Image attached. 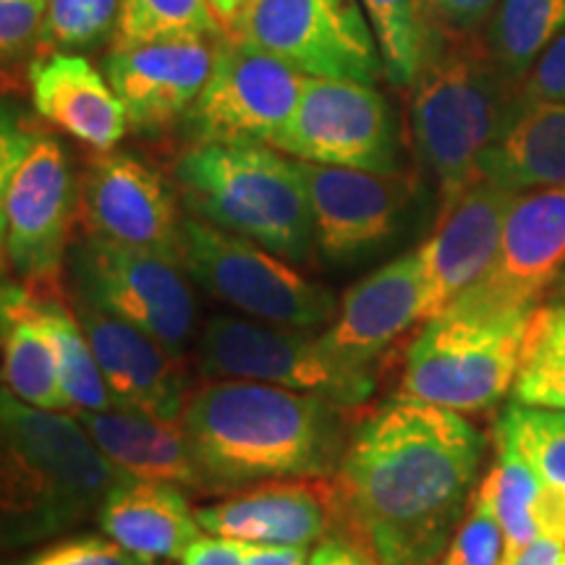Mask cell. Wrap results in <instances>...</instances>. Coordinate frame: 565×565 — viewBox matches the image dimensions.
Segmentation results:
<instances>
[{"label": "cell", "mask_w": 565, "mask_h": 565, "mask_svg": "<svg viewBox=\"0 0 565 565\" xmlns=\"http://www.w3.org/2000/svg\"><path fill=\"white\" fill-rule=\"evenodd\" d=\"M484 437L463 414L398 398L353 429L338 503L377 565H437L477 490Z\"/></svg>", "instance_id": "obj_1"}, {"label": "cell", "mask_w": 565, "mask_h": 565, "mask_svg": "<svg viewBox=\"0 0 565 565\" xmlns=\"http://www.w3.org/2000/svg\"><path fill=\"white\" fill-rule=\"evenodd\" d=\"M181 427L204 492L338 475L351 435L345 406L315 393L223 380L186 401Z\"/></svg>", "instance_id": "obj_2"}, {"label": "cell", "mask_w": 565, "mask_h": 565, "mask_svg": "<svg viewBox=\"0 0 565 565\" xmlns=\"http://www.w3.org/2000/svg\"><path fill=\"white\" fill-rule=\"evenodd\" d=\"M126 479L76 416L24 404L0 385V547L68 532Z\"/></svg>", "instance_id": "obj_3"}, {"label": "cell", "mask_w": 565, "mask_h": 565, "mask_svg": "<svg viewBox=\"0 0 565 565\" xmlns=\"http://www.w3.org/2000/svg\"><path fill=\"white\" fill-rule=\"evenodd\" d=\"M412 137L437 186V215L482 181V162L519 108V84L492 61L484 40L433 32L412 82Z\"/></svg>", "instance_id": "obj_4"}, {"label": "cell", "mask_w": 565, "mask_h": 565, "mask_svg": "<svg viewBox=\"0 0 565 565\" xmlns=\"http://www.w3.org/2000/svg\"><path fill=\"white\" fill-rule=\"evenodd\" d=\"M175 181L200 221L265 246L288 263L315 252L312 210L299 166L267 145H192Z\"/></svg>", "instance_id": "obj_5"}, {"label": "cell", "mask_w": 565, "mask_h": 565, "mask_svg": "<svg viewBox=\"0 0 565 565\" xmlns=\"http://www.w3.org/2000/svg\"><path fill=\"white\" fill-rule=\"evenodd\" d=\"M529 312L450 307L424 322L406 353L398 398L482 414L513 391Z\"/></svg>", "instance_id": "obj_6"}, {"label": "cell", "mask_w": 565, "mask_h": 565, "mask_svg": "<svg viewBox=\"0 0 565 565\" xmlns=\"http://www.w3.org/2000/svg\"><path fill=\"white\" fill-rule=\"evenodd\" d=\"M181 265L204 291L252 320L312 330L333 322L338 301L330 288L307 280L288 259L200 217L181 223Z\"/></svg>", "instance_id": "obj_7"}, {"label": "cell", "mask_w": 565, "mask_h": 565, "mask_svg": "<svg viewBox=\"0 0 565 565\" xmlns=\"http://www.w3.org/2000/svg\"><path fill=\"white\" fill-rule=\"evenodd\" d=\"M200 366L207 377L315 393L345 408L364 404L377 385L372 370L343 362L320 335L238 315H215L207 322L200 341Z\"/></svg>", "instance_id": "obj_8"}, {"label": "cell", "mask_w": 565, "mask_h": 565, "mask_svg": "<svg viewBox=\"0 0 565 565\" xmlns=\"http://www.w3.org/2000/svg\"><path fill=\"white\" fill-rule=\"evenodd\" d=\"M228 38L244 40L307 76L377 84V38L362 0H252Z\"/></svg>", "instance_id": "obj_9"}, {"label": "cell", "mask_w": 565, "mask_h": 565, "mask_svg": "<svg viewBox=\"0 0 565 565\" xmlns=\"http://www.w3.org/2000/svg\"><path fill=\"white\" fill-rule=\"evenodd\" d=\"M270 147L288 158L362 171H404L398 124L374 84L307 76L294 116Z\"/></svg>", "instance_id": "obj_10"}, {"label": "cell", "mask_w": 565, "mask_h": 565, "mask_svg": "<svg viewBox=\"0 0 565 565\" xmlns=\"http://www.w3.org/2000/svg\"><path fill=\"white\" fill-rule=\"evenodd\" d=\"M74 296L137 324L183 359L196 324V301L181 263L87 236L71 252Z\"/></svg>", "instance_id": "obj_11"}, {"label": "cell", "mask_w": 565, "mask_h": 565, "mask_svg": "<svg viewBox=\"0 0 565 565\" xmlns=\"http://www.w3.org/2000/svg\"><path fill=\"white\" fill-rule=\"evenodd\" d=\"M312 210L315 249L333 267L370 263L401 242L419 194L414 175L296 160Z\"/></svg>", "instance_id": "obj_12"}, {"label": "cell", "mask_w": 565, "mask_h": 565, "mask_svg": "<svg viewBox=\"0 0 565 565\" xmlns=\"http://www.w3.org/2000/svg\"><path fill=\"white\" fill-rule=\"evenodd\" d=\"M307 74L291 63L223 34L215 63L183 134L192 145H267L294 116Z\"/></svg>", "instance_id": "obj_13"}, {"label": "cell", "mask_w": 565, "mask_h": 565, "mask_svg": "<svg viewBox=\"0 0 565 565\" xmlns=\"http://www.w3.org/2000/svg\"><path fill=\"white\" fill-rule=\"evenodd\" d=\"M565 273V186L519 192L508 210L490 270L454 307L529 312ZM450 309V307H448Z\"/></svg>", "instance_id": "obj_14"}, {"label": "cell", "mask_w": 565, "mask_h": 565, "mask_svg": "<svg viewBox=\"0 0 565 565\" xmlns=\"http://www.w3.org/2000/svg\"><path fill=\"white\" fill-rule=\"evenodd\" d=\"M76 183L58 139L34 134L6 189V263L30 286L51 282L66 259Z\"/></svg>", "instance_id": "obj_15"}, {"label": "cell", "mask_w": 565, "mask_h": 565, "mask_svg": "<svg viewBox=\"0 0 565 565\" xmlns=\"http://www.w3.org/2000/svg\"><path fill=\"white\" fill-rule=\"evenodd\" d=\"M79 212L87 236L181 263L183 217L168 183L145 160L110 150L92 158Z\"/></svg>", "instance_id": "obj_16"}, {"label": "cell", "mask_w": 565, "mask_h": 565, "mask_svg": "<svg viewBox=\"0 0 565 565\" xmlns=\"http://www.w3.org/2000/svg\"><path fill=\"white\" fill-rule=\"evenodd\" d=\"M221 38H181L113 47L103 71L121 97L129 129L158 134L186 116L215 63Z\"/></svg>", "instance_id": "obj_17"}, {"label": "cell", "mask_w": 565, "mask_h": 565, "mask_svg": "<svg viewBox=\"0 0 565 565\" xmlns=\"http://www.w3.org/2000/svg\"><path fill=\"white\" fill-rule=\"evenodd\" d=\"M74 312L87 333L113 406L152 419H179L186 406L181 359L137 324L79 296H74Z\"/></svg>", "instance_id": "obj_18"}, {"label": "cell", "mask_w": 565, "mask_h": 565, "mask_svg": "<svg viewBox=\"0 0 565 565\" xmlns=\"http://www.w3.org/2000/svg\"><path fill=\"white\" fill-rule=\"evenodd\" d=\"M515 194L519 192L482 179L454 207L437 215L435 233L419 246L424 322L454 307L458 296L490 270Z\"/></svg>", "instance_id": "obj_19"}, {"label": "cell", "mask_w": 565, "mask_h": 565, "mask_svg": "<svg viewBox=\"0 0 565 565\" xmlns=\"http://www.w3.org/2000/svg\"><path fill=\"white\" fill-rule=\"evenodd\" d=\"M422 299L424 273L416 246L351 286L320 338L343 362L372 370V364L422 320Z\"/></svg>", "instance_id": "obj_20"}, {"label": "cell", "mask_w": 565, "mask_h": 565, "mask_svg": "<svg viewBox=\"0 0 565 565\" xmlns=\"http://www.w3.org/2000/svg\"><path fill=\"white\" fill-rule=\"evenodd\" d=\"M34 110L47 124L97 152H108L129 131L121 97L84 53L51 51L30 63Z\"/></svg>", "instance_id": "obj_21"}, {"label": "cell", "mask_w": 565, "mask_h": 565, "mask_svg": "<svg viewBox=\"0 0 565 565\" xmlns=\"http://www.w3.org/2000/svg\"><path fill=\"white\" fill-rule=\"evenodd\" d=\"M202 532L249 545L303 547L320 542L330 524L328 494L301 482L265 484L196 511Z\"/></svg>", "instance_id": "obj_22"}, {"label": "cell", "mask_w": 565, "mask_h": 565, "mask_svg": "<svg viewBox=\"0 0 565 565\" xmlns=\"http://www.w3.org/2000/svg\"><path fill=\"white\" fill-rule=\"evenodd\" d=\"M76 419L87 429L97 450L126 477L204 492L192 445L175 422L152 419L121 408L76 412Z\"/></svg>", "instance_id": "obj_23"}, {"label": "cell", "mask_w": 565, "mask_h": 565, "mask_svg": "<svg viewBox=\"0 0 565 565\" xmlns=\"http://www.w3.org/2000/svg\"><path fill=\"white\" fill-rule=\"evenodd\" d=\"M100 529L105 536L147 557V561H181L189 545L202 536L196 511L179 487L126 479L103 500Z\"/></svg>", "instance_id": "obj_24"}, {"label": "cell", "mask_w": 565, "mask_h": 565, "mask_svg": "<svg viewBox=\"0 0 565 565\" xmlns=\"http://www.w3.org/2000/svg\"><path fill=\"white\" fill-rule=\"evenodd\" d=\"M0 383L9 393L38 408H68L61 387L58 362L38 317V294L0 278Z\"/></svg>", "instance_id": "obj_25"}, {"label": "cell", "mask_w": 565, "mask_h": 565, "mask_svg": "<svg viewBox=\"0 0 565 565\" xmlns=\"http://www.w3.org/2000/svg\"><path fill=\"white\" fill-rule=\"evenodd\" d=\"M482 179L511 192L565 186V103H519L484 154Z\"/></svg>", "instance_id": "obj_26"}, {"label": "cell", "mask_w": 565, "mask_h": 565, "mask_svg": "<svg viewBox=\"0 0 565 565\" xmlns=\"http://www.w3.org/2000/svg\"><path fill=\"white\" fill-rule=\"evenodd\" d=\"M565 30V0H498L484 45L508 79L521 87L542 51Z\"/></svg>", "instance_id": "obj_27"}, {"label": "cell", "mask_w": 565, "mask_h": 565, "mask_svg": "<svg viewBox=\"0 0 565 565\" xmlns=\"http://www.w3.org/2000/svg\"><path fill=\"white\" fill-rule=\"evenodd\" d=\"M513 404L565 412V303H536L526 322Z\"/></svg>", "instance_id": "obj_28"}, {"label": "cell", "mask_w": 565, "mask_h": 565, "mask_svg": "<svg viewBox=\"0 0 565 565\" xmlns=\"http://www.w3.org/2000/svg\"><path fill=\"white\" fill-rule=\"evenodd\" d=\"M34 294H38V317L53 343L61 387L66 393L68 408H76V412H105V408H113L110 393L105 387L103 372L97 366V359L92 353L79 317L71 312L66 303L51 291L34 288Z\"/></svg>", "instance_id": "obj_29"}, {"label": "cell", "mask_w": 565, "mask_h": 565, "mask_svg": "<svg viewBox=\"0 0 565 565\" xmlns=\"http://www.w3.org/2000/svg\"><path fill=\"white\" fill-rule=\"evenodd\" d=\"M494 437H498V461H494V469L484 477L482 484L490 492L494 515L503 526L505 563L542 536L540 526H536L542 479L536 477L532 463L515 448L511 437L500 433V429H494Z\"/></svg>", "instance_id": "obj_30"}, {"label": "cell", "mask_w": 565, "mask_h": 565, "mask_svg": "<svg viewBox=\"0 0 565 565\" xmlns=\"http://www.w3.org/2000/svg\"><path fill=\"white\" fill-rule=\"evenodd\" d=\"M362 6L377 38L383 76L393 87L408 89L435 32L427 6L424 0H362Z\"/></svg>", "instance_id": "obj_31"}, {"label": "cell", "mask_w": 565, "mask_h": 565, "mask_svg": "<svg viewBox=\"0 0 565 565\" xmlns=\"http://www.w3.org/2000/svg\"><path fill=\"white\" fill-rule=\"evenodd\" d=\"M223 34L207 0H121L113 47Z\"/></svg>", "instance_id": "obj_32"}, {"label": "cell", "mask_w": 565, "mask_h": 565, "mask_svg": "<svg viewBox=\"0 0 565 565\" xmlns=\"http://www.w3.org/2000/svg\"><path fill=\"white\" fill-rule=\"evenodd\" d=\"M498 429L532 463L542 484L565 500V412L508 404Z\"/></svg>", "instance_id": "obj_33"}, {"label": "cell", "mask_w": 565, "mask_h": 565, "mask_svg": "<svg viewBox=\"0 0 565 565\" xmlns=\"http://www.w3.org/2000/svg\"><path fill=\"white\" fill-rule=\"evenodd\" d=\"M121 0H51L38 47L42 53L100 51L116 38Z\"/></svg>", "instance_id": "obj_34"}, {"label": "cell", "mask_w": 565, "mask_h": 565, "mask_svg": "<svg viewBox=\"0 0 565 565\" xmlns=\"http://www.w3.org/2000/svg\"><path fill=\"white\" fill-rule=\"evenodd\" d=\"M505 536L494 515L490 492L479 484L463 521L458 524L454 540L437 565H503Z\"/></svg>", "instance_id": "obj_35"}, {"label": "cell", "mask_w": 565, "mask_h": 565, "mask_svg": "<svg viewBox=\"0 0 565 565\" xmlns=\"http://www.w3.org/2000/svg\"><path fill=\"white\" fill-rule=\"evenodd\" d=\"M51 0H0V68L17 66L40 42Z\"/></svg>", "instance_id": "obj_36"}, {"label": "cell", "mask_w": 565, "mask_h": 565, "mask_svg": "<svg viewBox=\"0 0 565 565\" xmlns=\"http://www.w3.org/2000/svg\"><path fill=\"white\" fill-rule=\"evenodd\" d=\"M24 565H158L129 553L110 536H74L32 555Z\"/></svg>", "instance_id": "obj_37"}, {"label": "cell", "mask_w": 565, "mask_h": 565, "mask_svg": "<svg viewBox=\"0 0 565 565\" xmlns=\"http://www.w3.org/2000/svg\"><path fill=\"white\" fill-rule=\"evenodd\" d=\"M34 139V131H30L21 121L19 110L13 108L9 100L0 97V278L6 270V221H3V202L6 189L17 173L19 162L24 160L26 150H30Z\"/></svg>", "instance_id": "obj_38"}, {"label": "cell", "mask_w": 565, "mask_h": 565, "mask_svg": "<svg viewBox=\"0 0 565 565\" xmlns=\"http://www.w3.org/2000/svg\"><path fill=\"white\" fill-rule=\"evenodd\" d=\"M519 103H565V30L529 68L519 87Z\"/></svg>", "instance_id": "obj_39"}, {"label": "cell", "mask_w": 565, "mask_h": 565, "mask_svg": "<svg viewBox=\"0 0 565 565\" xmlns=\"http://www.w3.org/2000/svg\"><path fill=\"white\" fill-rule=\"evenodd\" d=\"M437 32L458 38H479L490 21L498 0H424Z\"/></svg>", "instance_id": "obj_40"}, {"label": "cell", "mask_w": 565, "mask_h": 565, "mask_svg": "<svg viewBox=\"0 0 565 565\" xmlns=\"http://www.w3.org/2000/svg\"><path fill=\"white\" fill-rule=\"evenodd\" d=\"M249 542L233 536H200L189 545L181 557V565H246Z\"/></svg>", "instance_id": "obj_41"}, {"label": "cell", "mask_w": 565, "mask_h": 565, "mask_svg": "<svg viewBox=\"0 0 565 565\" xmlns=\"http://www.w3.org/2000/svg\"><path fill=\"white\" fill-rule=\"evenodd\" d=\"M307 565H377L370 550H362L345 536H322L307 557Z\"/></svg>", "instance_id": "obj_42"}, {"label": "cell", "mask_w": 565, "mask_h": 565, "mask_svg": "<svg viewBox=\"0 0 565 565\" xmlns=\"http://www.w3.org/2000/svg\"><path fill=\"white\" fill-rule=\"evenodd\" d=\"M565 545L550 540V536H540L532 545H526L519 555H513L511 561L503 565H563Z\"/></svg>", "instance_id": "obj_43"}, {"label": "cell", "mask_w": 565, "mask_h": 565, "mask_svg": "<svg viewBox=\"0 0 565 565\" xmlns=\"http://www.w3.org/2000/svg\"><path fill=\"white\" fill-rule=\"evenodd\" d=\"M246 565H307V550L280 545H249Z\"/></svg>", "instance_id": "obj_44"}, {"label": "cell", "mask_w": 565, "mask_h": 565, "mask_svg": "<svg viewBox=\"0 0 565 565\" xmlns=\"http://www.w3.org/2000/svg\"><path fill=\"white\" fill-rule=\"evenodd\" d=\"M249 3H252V0H207L210 11L215 13L217 21H221L223 32L231 30L233 21L242 17L244 9H246V6H249Z\"/></svg>", "instance_id": "obj_45"}, {"label": "cell", "mask_w": 565, "mask_h": 565, "mask_svg": "<svg viewBox=\"0 0 565 565\" xmlns=\"http://www.w3.org/2000/svg\"><path fill=\"white\" fill-rule=\"evenodd\" d=\"M561 301L565 303V273H563V280H561Z\"/></svg>", "instance_id": "obj_46"}, {"label": "cell", "mask_w": 565, "mask_h": 565, "mask_svg": "<svg viewBox=\"0 0 565 565\" xmlns=\"http://www.w3.org/2000/svg\"><path fill=\"white\" fill-rule=\"evenodd\" d=\"M563 565H565V557H563Z\"/></svg>", "instance_id": "obj_47"}]
</instances>
